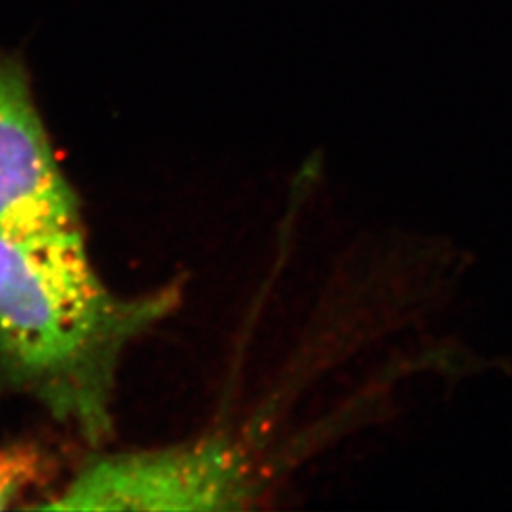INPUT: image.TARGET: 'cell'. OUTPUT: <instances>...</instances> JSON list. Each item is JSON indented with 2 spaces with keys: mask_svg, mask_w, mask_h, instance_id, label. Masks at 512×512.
I'll list each match as a JSON object with an SVG mask.
<instances>
[{
  "mask_svg": "<svg viewBox=\"0 0 512 512\" xmlns=\"http://www.w3.org/2000/svg\"><path fill=\"white\" fill-rule=\"evenodd\" d=\"M181 304V285L122 296L82 226L0 232V391L42 406L93 446L112 433L122 355Z\"/></svg>",
  "mask_w": 512,
  "mask_h": 512,
  "instance_id": "6da1fadb",
  "label": "cell"
},
{
  "mask_svg": "<svg viewBox=\"0 0 512 512\" xmlns=\"http://www.w3.org/2000/svg\"><path fill=\"white\" fill-rule=\"evenodd\" d=\"M256 495L243 454L228 440L122 452L88 463L48 503L54 511H236Z\"/></svg>",
  "mask_w": 512,
  "mask_h": 512,
  "instance_id": "7a4b0ae2",
  "label": "cell"
},
{
  "mask_svg": "<svg viewBox=\"0 0 512 512\" xmlns=\"http://www.w3.org/2000/svg\"><path fill=\"white\" fill-rule=\"evenodd\" d=\"M82 226L80 200L57 160L18 52L0 48V232Z\"/></svg>",
  "mask_w": 512,
  "mask_h": 512,
  "instance_id": "3957f363",
  "label": "cell"
},
{
  "mask_svg": "<svg viewBox=\"0 0 512 512\" xmlns=\"http://www.w3.org/2000/svg\"><path fill=\"white\" fill-rule=\"evenodd\" d=\"M50 471V459L29 442L0 446V511L10 509L27 492L40 486Z\"/></svg>",
  "mask_w": 512,
  "mask_h": 512,
  "instance_id": "277c9868",
  "label": "cell"
}]
</instances>
